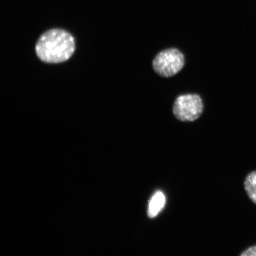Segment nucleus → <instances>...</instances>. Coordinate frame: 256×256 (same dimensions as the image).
<instances>
[{
    "instance_id": "nucleus-1",
    "label": "nucleus",
    "mask_w": 256,
    "mask_h": 256,
    "mask_svg": "<svg viewBox=\"0 0 256 256\" xmlns=\"http://www.w3.org/2000/svg\"><path fill=\"white\" fill-rule=\"evenodd\" d=\"M76 50L74 38L68 32L52 30L46 32L38 40L36 52L44 62L59 64L71 58Z\"/></svg>"
},
{
    "instance_id": "nucleus-2",
    "label": "nucleus",
    "mask_w": 256,
    "mask_h": 256,
    "mask_svg": "<svg viewBox=\"0 0 256 256\" xmlns=\"http://www.w3.org/2000/svg\"><path fill=\"white\" fill-rule=\"evenodd\" d=\"M185 65L183 54L178 49H168L159 53L153 60V68L162 78H169L181 72Z\"/></svg>"
},
{
    "instance_id": "nucleus-3",
    "label": "nucleus",
    "mask_w": 256,
    "mask_h": 256,
    "mask_svg": "<svg viewBox=\"0 0 256 256\" xmlns=\"http://www.w3.org/2000/svg\"><path fill=\"white\" fill-rule=\"evenodd\" d=\"M204 108L202 100L199 95H182L176 99L174 114L178 120L191 122L199 119Z\"/></svg>"
},
{
    "instance_id": "nucleus-4",
    "label": "nucleus",
    "mask_w": 256,
    "mask_h": 256,
    "mask_svg": "<svg viewBox=\"0 0 256 256\" xmlns=\"http://www.w3.org/2000/svg\"><path fill=\"white\" fill-rule=\"evenodd\" d=\"M166 204V198L162 192H156L150 200L148 216L150 218L153 219L158 216L160 213L164 210Z\"/></svg>"
},
{
    "instance_id": "nucleus-5",
    "label": "nucleus",
    "mask_w": 256,
    "mask_h": 256,
    "mask_svg": "<svg viewBox=\"0 0 256 256\" xmlns=\"http://www.w3.org/2000/svg\"><path fill=\"white\" fill-rule=\"evenodd\" d=\"M244 188L250 200L256 204V171L250 172L246 178Z\"/></svg>"
},
{
    "instance_id": "nucleus-6",
    "label": "nucleus",
    "mask_w": 256,
    "mask_h": 256,
    "mask_svg": "<svg viewBox=\"0 0 256 256\" xmlns=\"http://www.w3.org/2000/svg\"><path fill=\"white\" fill-rule=\"evenodd\" d=\"M242 256H256V246L246 250L241 254Z\"/></svg>"
}]
</instances>
